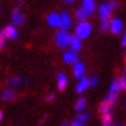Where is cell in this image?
I'll return each mask as SVG.
<instances>
[{
  "label": "cell",
  "mask_w": 126,
  "mask_h": 126,
  "mask_svg": "<svg viewBox=\"0 0 126 126\" xmlns=\"http://www.w3.org/2000/svg\"><path fill=\"white\" fill-rule=\"evenodd\" d=\"M54 42L61 49L67 47V46H69V43H71V35L66 30H59L54 35Z\"/></svg>",
  "instance_id": "obj_1"
},
{
  "label": "cell",
  "mask_w": 126,
  "mask_h": 126,
  "mask_svg": "<svg viewBox=\"0 0 126 126\" xmlns=\"http://www.w3.org/2000/svg\"><path fill=\"white\" fill-rule=\"evenodd\" d=\"M90 34H92V24L89 22L82 21V22L79 23L77 26V28H75V36L80 39L87 38Z\"/></svg>",
  "instance_id": "obj_2"
},
{
  "label": "cell",
  "mask_w": 126,
  "mask_h": 126,
  "mask_svg": "<svg viewBox=\"0 0 126 126\" xmlns=\"http://www.w3.org/2000/svg\"><path fill=\"white\" fill-rule=\"evenodd\" d=\"M1 32L4 34V36L6 37V39H11V41H15L17 37H19V31L16 30V28L13 26V24H9V26H6V27L1 30Z\"/></svg>",
  "instance_id": "obj_3"
},
{
  "label": "cell",
  "mask_w": 126,
  "mask_h": 126,
  "mask_svg": "<svg viewBox=\"0 0 126 126\" xmlns=\"http://www.w3.org/2000/svg\"><path fill=\"white\" fill-rule=\"evenodd\" d=\"M12 24L15 26H22L24 23V15L22 14V12L20 11L19 8H15L12 12Z\"/></svg>",
  "instance_id": "obj_4"
},
{
  "label": "cell",
  "mask_w": 126,
  "mask_h": 126,
  "mask_svg": "<svg viewBox=\"0 0 126 126\" xmlns=\"http://www.w3.org/2000/svg\"><path fill=\"white\" fill-rule=\"evenodd\" d=\"M72 26V21H71V16L68 15L67 12H61L60 14V24L59 27L61 28V30H67Z\"/></svg>",
  "instance_id": "obj_5"
},
{
  "label": "cell",
  "mask_w": 126,
  "mask_h": 126,
  "mask_svg": "<svg viewBox=\"0 0 126 126\" xmlns=\"http://www.w3.org/2000/svg\"><path fill=\"white\" fill-rule=\"evenodd\" d=\"M46 21H47V24L50 27L52 28L59 27V24H60V14H58V13H50L47 15Z\"/></svg>",
  "instance_id": "obj_6"
},
{
  "label": "cell",
  "mask_w": 126,
  "mask_h": 126,
  "mask_svg": "<svg viewBox=\"0 0 126 126\" xmlns=\"http://www.w3.org/2000/svg\"><path fill=\"white\" fill-rule=\"evenodd\" d=\"M63 60L66 64H75L78 61V52L73 51V50H69L67 52L64 53L63 56Z\"/></svg>",
  "instance_id": "obj_7"
},
{
  "label": "cell",
  "mask_w": 126,
  "mask_h": 126,
  "mask_svg": "<svg viewBox=\"0 0 126 126\" xmlns=\"http://www.w3.org/2000/svg\"><path fill=\"white\" fill-rule=\"evenodd\" d=\"M109 28H110L111 32L113 35H118L120 31H122V28H123V23L120 21V19H113L111 21V23L109 24Z\"/></svg>",
  "instance_id": "obj_8"
},
{
  "label": "cell",
  "mask_w": 126,
  "mask_h": 126,
  "mask_svg": "<svg viewBox=\"0 0 126 126\" xmlns=\"http://www.w3.org/2000/svg\"><path fill=\"white\" fill-rule=\"evenodd\" d=\"M95 1L94 0H82V8H83L88 16H92L95 11Z\"/></svg>",
  "instance_id": "obj_9"
},
{
  "label": "cell",
  "mask_w": 126,
  "mask_h": 126,
  "mask_svg": "<svg viewBox=\"0 0 126 126\" xmlns=\"http://www.w3.org/2000/svg\"><path fill=\"white\" fill-rule=\"evenodd\" d=\"M15 92L12 88H6L1 93V98L4 99L5 102H12L15 99Z\"/></svg>",
  "instance_id": "obj_10"
},
{
  "label": "cell",
  "mask_w": 126,
  "mask_h": 126,
  "mask_svg": "<svg viewBox=\"0 0 126 126\" xmlns=\"http://www.w3.org/2000/svg\"><path fill=\"white\" fill-rule=\"evenodd\" d=\"M73 73H74V77L77 79H81L83 77V73H84V64L83 63H79L77 61L74 66H73Z\"/></svg>",
  "instance_id": "obj_11"
},
{
  "label": "cell",
  "mask_w": 126,
  "mask_h": 126,
  "mask_svg": "<svg viewBox=\"0 0 126 126\" xmlns=\"http://www.w3.org/2000/svg\"><path fill=\"white\" fill-rule=\"evenodd\" d=\"M88 88H89V79H88V78L82 77L80 79V81H79V83H78L77 88H75V90H77V93L81 94V93L86 92Z\"/></svg>",
  "instance_id": "obj_12"
},
{
  "label": "cell",
  "mask_w": 126,
  "mask_h": 126,
  "mask_svg": "<svg viewBox=\"0 0 126 126\" xmlns=\"http://www.w3.org/2000/svg\"><path fill=\"white\" fill-rule=\"evenodd\" d=\"M57 84H58V89L63 92L65 90L67 87V77H66L64 73H58L57 75Z\"/></svg>",
  "instance_id": "obj_13"
},
{
  "label": "cell",
  "mask_w": 126,
  "mask_h": 126,
  "mask_svg": "<svg viewBox=\"0 0 126 126\" xmlns=\"http://www.w3.org/2000/svg\"><path fill=\"white\" fill-rule=\"evenodd\" d=\"M27 82V79L26 78H21V77H14V78H11L8 80V86L11 88H15V87H20L22 86L23 83Z\"/></svg>",
  "instance_id": "obj_14"
},
{
  "label": "cell",
  "mask_w": 126,
  "mask_h": 126,
  "mask_svg": "<svg viewBox=\"0 0 126 126\" xmlns=\"http://www.w3.org/2000/svg\"><path fill=\"white\" fill-rule=\"evenodd\" d=\"M69 46H71V50H73V51L78 52V51H79V50H81V47H82L81 39L78 38L75 35L71 36V43H69Z\"/></svg>",
  "instance_id": "obj_15"
},
{
  "label": "cell",
  "mask_w": 126,
  "mask_h": 126,
  "mask_svg": "<svg viewBox=\"0 0 126 126\" xmlns=\"http://www.w3.org/2000/svg\"><path fill=\"white\" fill-rule=\"evenodd\" d=\"M102 126H113V117L112 113H102L101 115Z\"/></svg>",
  "instance_id": "obj_16"
},
{
  "label": "cell",
  "mask_w": 126,
  "mask_h": 126,
  "mask_svg": "<svg viewBox=\"0 0 126 126\" xmlns=\"http://www.w3.org/2000/svg\"><path fill=\"white\" fill-rule=\"evenodd\" d=\"M122 92L120 90V87H119V82L118 79H115V80L111 82L110 88H109V94L110 95H118V93Z\"/></svg>",
  "instance_id": "obj_17"
},
{
  "label": "cell",
  "mask_w": 126,
  "mask_h": 126,
  "mask_svg": "<svg viewBox=\"0 0 126 126\" xmlns=\"http://www.w3.org/2000/svg\"><path fill=\"white\" fill-rule=\"evenodd\" d=\"M86 107H87V99L83 98V97H81V98L78 99V102L75 103L74 109H75L78 112H82V111L86 109Z\"/></svg>",
  "instance_id": "obj_18"
},
{
  "label": "cell",
  "mask_w": 126,
  "mask_h": 126,
  "mask_svg": "<svg viewBox=\"0 0 126 126\" xmlns=\"http://www.w3.org/2000/svg\"><path fill=\"white\" fill-rule=\"evenodd\" d=\"M75 16H77V19L79 20V21H83L86 17H88V14L86 13V11H84L83 8L81 7V8H79V9H77Z\"/></svg>",
  "instance_id": "obj_19"
},
{
  "label": "cell",
  "mask_w": 126,
  "mask_h": 126,
  "mask_svg": "<svg viewBox=\"0 0 126 126\" xmlns=\"http://www.w3.org/2000/svg\"><path fill=\"white\" fill-rule=\"evenodd\" d=\"M89 117H90V113L89 112H80L79 115L77 116V120H80V122H83V123H86L89 119Z\"/></svg>",
  "instance_id": "obj_20"
},
{
  "label": "cell",
  "mask_w": 126,
  "mask_h": 126,
  "mask_svg": "<svg viewBox=\"0 0 126 126\" xmlns=\"http://www.w3.org/2000/svg\"><path fill=\"white\" fill-rule=\"evenodd\" d=\"M118 82H119L120 90H126V74H124L123 77L118 78Z\"/></svg>",
  "instance_id": "obj_21"
},
{
  "label": "cell",
  "mask_w": 126,
  "mask_h": 126,
  "mask_svg": "<svg viewBox=\"0 0 126 126\" xmlns=\"http://www.w3.org/2000/svg\"><path fill=\"white\" fill-rule=\"evenodd\" d=\"M99 29H101L102 32H107L108 29H109V21H101Z\"/></svg>",
  "instance_id": "obj_22"
},
{
  "label": "cell",
  "mask_w": 126,
  "mask_h": 126,
  "mask_svg": "<svg viewBox=\"0 0 126 126\" xmlns=\"http://www.w3.org/2000/svg\"><path fill=\"white\" fill-rule=\"evenodd\" d=\"M6 42H7L6 37H5L4 34L0 31V51H1V50H4V47L6 46Z\"/></svg>",
  "instance_id": "obj_23"
},
{
  "label": "cell",
  "mask_w": 126,
  "mask_h": 126,
  "mask_svg": "<svg viewBox=\"0 0 126 126\" xmlns=\"http://www.w3.org/2000/svg\"><path fill=\"white\" fill-rule=\"evenodd\" d=\"M98 83V79L95 77H93L89 79V87H96Z\"/></svg>",
  "instance_id": "obj_24"
},
{
  "label": "cell",
  "mask_w": 126,
  "mask_h": 126,
  "mask_svg": "<svg viewBox=\"0 0 126 126\" xmlns=\"http://www.w3.org/2000/svg\"><path fill=\"white\" fill-rule=\"evenodd\" d=\"M71 126H86V123L83 122H80V120H74V122L71 123Z\"/></svg>",
  "instance_id": "obj_25"
},
{
  "label": "cell",
  "mask_w": 126,
  "mask_h": 126,
  "mask_svg": "<svg viewBox=\"0 0 126 126\" xmlns=\"http://www.w3.org/2000/svg\"><path fill=\"white\" fill-rule=\"evenodd\" d=\"M122 46H126V31L124 32L122 37Z\"/></svg>",
  "instance_id": "obj_26"
},
{
  "label": "cell",
  "mask_w": 126,
  "mask_h": 126,
  "mask_svg": "<svg viewBox=\"0 0 126 126\" xmlns=\"http://www.w3.org/2000/svg\"><path fill=\"white\" fill-rule=\"evenodd\" d=\"M53 99H54V95H53V94H50L49 96H46V101H47V102H52Z\"/></svg>",
  "instance_id": "obj_27"
},
{
  "label": "cell",
  "mask_w": 126,
  "mask_h": 126,
  "mask_svg": "<svg viewBox=\"0 0 126 126\" xmlns=\"http://www.w3.org/2000/svg\"><path fill=\"white\" fill-rule=\"evenodd\" d=\"M64 1H65L66 4H73V2H74L75 0H64Z\"/></svg>",
  "instance_id": "obj_28"
},
{
  "label": "cell",
  "mask_w": 126,
  "mask_h": 126,
  "mask_svg": "<svg viewBox=\"0 0 126 126\" xmlns=\"http://www.w3.org/2000/svg\"><path fill=\"white\" fill-rule=\"evenodd\" d=\"M2 117H4V115H2V112L0 111V123H1V120H2Z\"/></svg>",
  "instance_id": "obj_29"
},
{
  "label": "cell",
  "mask_w": 126,
  "mask_h": 126,
  "mask_svg": "<svg viewBox=\"0 0 126 126\" xmlns=\"http://www.w3.org/2000/svg\"><path fill=\"white\" fill-rule=\"evenodd\" d=\"M60 126H71V124H68V123H64V124L60 125Z\"/></svg>",
  "instance_id": "obj_30"
},
{
  "label": "cell",
  "mask_w": 126,
  "mask_h": 126,
  "mask_svg": "<svg viewBox=\"0 0 126 126\" xmlns=\"http://www.w3.org/2000/svg\"><path fill=\"white\" fill-rule=\"evenodd\" d=\"M113 126H124L123 124H116V125H113Z\"/></svg>",
  "instance_id": "obj_31"
},
{
  "label": "cell",
  "mask_w": 126,
  "mask_h": 126,
  "mask_svg": "<svg viewBox=\"0 0 126 126\" xmlns=\"http://www.w3.org/2000/svg\"><path fill=\"white\" fill-rule=\"evenodd\" d=\"M125 107H126V102H125Z\"/></svg>",
  "instance_id": "obj_32"
}]
</instances>
